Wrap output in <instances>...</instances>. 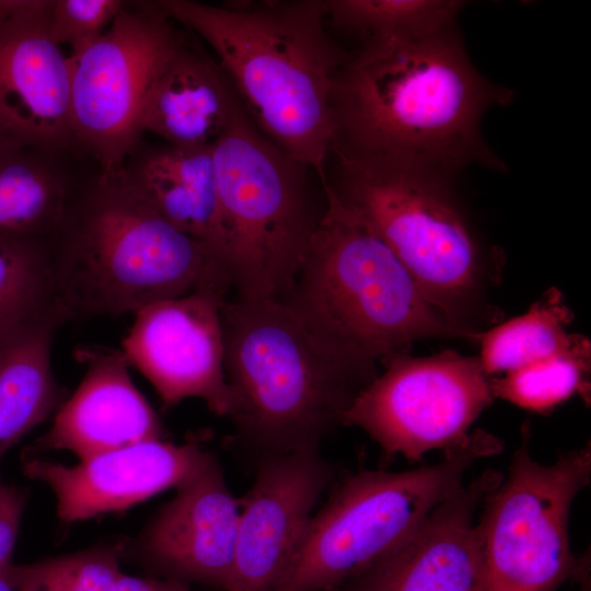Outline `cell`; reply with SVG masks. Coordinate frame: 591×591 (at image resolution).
<instances>
[{
	"instance_id": "cell-1",
	"label": "cell",
	"mask_w": 591,
	"mask_h": 591,
	"mask_svg": "<svg viewBox=\"0 0 591 591\" xmlns=\"http://www.w3.org/2000/svg\"><path fill=\"white\" fill-rule=\"evenodd\" d=\"M513 97L476 70L455 26L420 39L362 44L336 80L332 153L450 175L472 163L503 171L483 140L482 118Z\"/></svg>"
},
{
	"instance_id": "cell-2",
	"label": "cell",
	"mask_w": 591,
	"mask_h": 591,
	"mask_svg": "<svg viewBox=\"0 0 591 591\" xmlns=\"http://www.w3.org/2000/svg\"><path fill=\"white\" fill-rule=\"evenodd\" d=\"M159 4L209 45L254 126L325 186L334 90L347 60L328 34L325 1Z\"/></svg>"
},
{
	"instance_id": "cell-3",
	"label": "cell",
	"mask_w": 591,
	"mask_h": 591,
	"mask_svg": "<svg viewBox=\"0 0 591 591\" xmlns=\"http://www.w3.org/2000/svg\"><path fill=\"white\" fill-rule=\"evenodd\" d=\"M316 229L281 300L333 354L373 380L376 362L422 338L477 339L441 313L393 251L328 185Z\"/></svg>"
},
{
	"instance_id": "cell-4",
	"label": "cell",
	"mask_w": 591,
	"mask_h": 591,
	"mask_svg": "<svg viewBox=\"0 0 591 591\" xmlns=\"http://www.w3.org/2000/svg\"><path fill=\"white\" fill-rule=\"evenodd\" d=\"M50 247L55 301L66 322L232 289L217 254L162 218L118 174L100 178L72 205Z\"/></svg>"
},
{
	"instance_id": "cell-5",
	"label": "cell",
	"mask_w": 591,
	"mask_h": 591,
	"mask_svg": "<svg viewBox=\"0 0 591 591\" xmlns=\"http://www.w3.org/2000/svg\"><path fill=\"white\" fill-rule=\"evenodd\" d=\"M236 440L259 459L320 450L371 380L326 348L279 299L234 294L221 308Z\"/></svg>"
},
{
	"instance_id": "cell-6",
	"label": "cell",
	"mask_w": 591,
	"mask_h": 591,
	"mask_svg": "<svg viewBox=\"0 0 591 591\" xmlns=\"http://www.w3.org/2000/svg\"><path fill=\"white\" fill-rule=\"evenodd\" d=\"M339 201L398 257L429 301L467 323L485 274L484 253L450 186V174L382 158L334 152Z\"/></svg>"
},
{
	"instance_id": "cell-7",
	"label": "cell",
	"mask_w": 591,
	"mask_h": 591,
	"mask_svg": "<svg viewBox=\"0 0 591 591\" xmlns=\"http://www.w3.org/2000/svg\"><path fill=\"white\" fill-rule=\"evenodd\" d=\"M221 257L234 294L283 300L321 213L304 166L251 121L240 105L211 147Z\"/></svg>"
},
{
	"instance_id": "cell-8",
	"label": "cell",
	"mask_w": 591,
	"mask_h": 591,
	"mask_svg": "<svg viewBox=\"0 0 591 591\" xmlns=\"http://www.w3.org/2000/svg\"><path fill=\"white\" fill-rule=\"evenodd\" d=\"M501 441L476 430L438 463L364 471L343 482L314 512L293 564L275 591H328L403 543Z\"/></svg>"
},
{
	"instance_id": "cell-9",
	"label": "cell",
	"mask_w": 591,
	"mask_h": 591,
	"mask_svg": "<svg viewBox=\"0 0 591 591\" xmlns=\"http://www.w3.org/2000/svg\"><path fill=\"white\" fill-rule=\"evenodd\" d=\"M591 475L590 445L542 464L528 436L507 478L484 498L478 521L489 591H557L589 577V559L569 540V513Z\"/></svg>"
},
{
	"instance_id": "cell-10",
	"label": "cell",
	"mask_w": 591,
	"mask_h": 591,
	"mask_svg": "<svg viewBox=\"0 0 591 591\" xmlns=\"http://www.w3.org/2000/svg\"><path fill=\"white\" fill-rule=\"evenodd\" d=\"M159 2L126 5L107 31L68 55L73 139L107 178L118 174L142 135L140 119L150 83L177 33Z\"/></svg>"
},
{
	"instance_id": "cell-11",
	"label": "cell",
	"mask_w": 591,
	"mask_h": 591,
	"mask_svg": "<svg viewBox=\"0 0 591 591\" xmlns=\"http://www.w3.org/2000/svg\"><path fill=\"white\" fill-rule=\"evenodd\" d=\"M354 398L343 425L367 432L385 455L419 460L453 449L494 395L478 357L445 350L429 357L398 354Z\"/></svg>"
},
{
	"instance_id": "cell-12",
	"label": "cell",
	"mask_w": 591,
	"mask_h": 591,
	"mask_svg": "<svg viewBox=\"0 0 591 591\" xmlns=\"http://www.w3.org/2000/svg\"><path fill=\"white\" fill-rule=\"evenodd\" d=\"M51 0H0V155L74 141L70 65L48 27Z\"/></svg>"
},
{
	"instance_id": "cell-13",
	"label": "cell",
	"mask_w": 591,
	"mask_h": 591,
	"mask_svg": "<svg viewBox=\"0 0 591 591\" xmlns=\"http://www.w3.org/2000/svg\"><path fill=\"white\" fill-rule=\"evenodd\" d=\"M227 298L197 291L152 302L134 313L121 352L152 384L164 408L194 397L227 417L231 396L221 320Z\"/></svg>"
},
{
	"instance_id": "cell-14",
	"label": "cell",
	"mask_w": 591,
	"mask_h": 591,
	"mask_svg": "<svg viewBox=\"0 0 591 591\" xmlns=\"http://www.w3.org/2000/svg\"><path fill=\"white\" fill-rule=\"evenodd\" d=\"M334 468L320 450L258 460L243 500L229 591H275L301 546Z\"/></svg>"
},
{
	"instance_id": "cell-15",
	"label": "cell",
	"mask_w": 591,
	"mask_h": 591,
	"mask_svg": "<svg viewBox=\"0 0 591 591\" xmlns=\"http://www.w3.org/2000/svg\"><path fill=\"white\" fill-rule=\"evenodd\" d=\"M240 511L241 501L213 457L176 489L137 537L124 541L123 558L171 580L229 591Z\"/></svg>"
},
{
	"instance_id": "cell-16",
	"label": "cell",
	"mask_w": 591,
	"mask_h": 591,
	"mask_svg": "<svg viewBox=\"0 0 591 591\" xmlns=\"http://www.w3.org/2000/svg\"><path fill=\"white\" fill-rule=\"evenodd\" d=\"M502 477L487 471L463 485L403 543L328 591H489L475 515Z\"/></svg>"
},
{
	"instance_id": "cell-17",
	"label": "cell",
	"mask_w": 591,
	"mask_h": 591,
	"mask_svg": "<svg viewBox=\"0 0 591 591\" xmlns=\"http://www.w3.org/2000/svg\"><path fill=\"white\" fill-rule=\"evenodd\" d=\"M213 457L196 442L175 444L157 439L104 452L72 466L23 455L22 471L51 489L58 518L71 523L123 511L162 491L177 489Z\"/></svg>"
},
{
	"instance_id": "cell-18",
	"label": "cell",
	"mask_w": 591,
	"mask_h": 591,
	"mask_svg": "<svg viewBox=\"0 0 591 591\" xmlns=\"http://www.w3.org/2000/svg\"><path fill=\"white\" fill-rule=\"evenodd\" d=\"M76 356L85 366V374L55 413L49 430L25 450V456L66 450L83 461L135 443L164 439L163 425L134 384L121 351L83 347Z\"/></svg>"
},
{
	"instance_id": "cell-19",
	"label": "cell",
	"mask_w": 591,
	"mask_h": 591,
	"mask_svg": "<svg viewBox=\"0 0 591 591\" xmlns=\"http://www.w3.org/2000/svg\"><path fill=\"white\" fill-rule=\"evenodd\" d=\"M241 103L217 62L177 34L147 93L141 132L175 147H211Z\"/></svg>"
},
{
	"instance_id": "cell-20",
	"label": "cell",
	"mask_w": 591,
	"mask_h": 591,
	"mask_svg": "<svg viewBox=\"0 0 591 591\" xmlns=\"http://www.w3.org/2000/svg\"><path fill=\"white\" fill-rule=\"evenodd\" d=\"M65 322L51 305L0 326V473L7 452L66 399L51 367L54 335Z\"/></svg>"
},
{
	"instance_id": "cell-21",
	"label": "cell",
	"mask_w": 591,
	"mask_h": 591,
	"mask_svg": "<svg viewBox=\"0 0 591 591\" xmlns=\"http://www.w3.org/2000/svg\"><path fill=\"white\" fill-rule=\"evenodd\" d=\"M211 147L169 144L118 175L162 218L207 244L222 262Z\"/></svg>"
},
{
	"instance_id": "cell-22",
	"label": "cell",
	"mask_w": 591,
	"mask_h": 591,
	"mask_svg": "<svg viewBox=\"0 0 591 591\" xmlns=\"http://www.w3.org/2000/svg\"><path fill=\"white\" fill-rule=\"evenodd\" d=\"M42 155H0V236L51 241L66 222L68 186Z\"/></svg>"
},
{
	"instance_id": "cell-23",
	"label": "cell",
	"mask_w": 591,
	"mask_h": 591,
	"mask_svg": "<svg viewBox=\"0 0 591 591\" xmlns=\"http://www.w3.org/2000/svg\"><path fill=\"white\" fill-rule=\"evenodd\" d=\"M571 318L561 293L552 288L526 313L479 332L476 341L485 373H508L571 349L581 338L567 333Z\"/></svg>"
},
{
	"instance_id": "cell-24",
	"label": "cell",
	"mask_w": 591,
	"mask_h": 591,
	"mask_svg": "<svg viewBox=\"0 0 591 591\" xmlns=\"http://www.w3.org/2000/svg\"><path fill=\"white\" fill-rule=\"evenodd\" d=\"M325 4L327 23L358 36L362 44L436 35L455 26L464 8L457 0H331Z\"/></svg>"
},
{
	"instance_id": "cell-25",
	"label": "cell",
	"mask_w": 591,
	"mask_h": 591,
	"mask_svg": "<svg viewBox=\"0 0 591 591\" xmlns=\"http://www.w3.org/2000/svg\"><path fill=\"white\" fill-rule=\"evenodd\" d=\"M590 345L587 338L569 350L530 363L490 381L494 396L533 412H545L587 387Z\"/></svg>"
},
{
	"instance_id": "cell-26",
	"label": "cell",
	"mask_w": 591,
	"mask_h": 591,
	"mask_svg": "<svg viewBox=\"0 0 591 591\" xmlns=\"http://www.w3.org/2000/svg\"><path fill=\"white\" fill-rule=\"evenodd\" d=\"M51 305L50 241L0 236V326Z\"/></svg>"
},
{
	"instance_id": "cell-27",
	"label": "cell",
	"mask_w": 591,
	"mask_h": 591,
	"mask_svg": "<svg viewBox=\"0 0 591 591\" xmlns=\"http://www.w3.org/2000/svg\"><path fill=\"white\" fill-rule=\"evenodd\" d=\"M123 543L93 546L30 564L10 563L16 591H108L121 573Z\"/></svg>"
},
{
	"instance_id": "cell-28",
	"label": "cell",
	"mask_w": 591,
	"mask_h": 591,
	"mask_svg": "<svg viewBox=\"0 0 591 591\" xmlns=\"http://www.w3.org/2000/svg\"><path fill=\"white\" fill-rule=\"evenodd\" d=\"M119 0H51L48 27L54 40L77 54L96 42L125 8Z\"/></svg>"
},
{
	"instance_id": "cell-29",
	"label": "cell",
	"mask_w": 591,
	"mask_h": 591,
	"mask_svg": "<svg viewBox=\"0 0 591 591\" xmlns=\"http://www.w3.org/2000/svg\"><path fill=\"white\" fill-rule=\"evenodd\" d=\"M25 502L22 490L0 482V568L11 561Z\"/></svg>"
},
{
	"instance_id": "cell-30",
	"label": "cell",
	"mask_w": 591,
	"mask_h": 591,
	"mask_svg": "<svg viewBox=\"0 0 591 591\" xmlns=\"http://www.w3.org/2000/svg\"><path fill=\"white\" fill-rule=\"evenodd\" d=\"M108 591H193L183 582L175 580H158L124 575L115 579Z\"/></svg>"
},
{
	"instance_id": "cell-31",
	"label": "cell",
	"mask_w": 591,
	"mask_h": 591,
	"mask_svg": "<svg viewBox=\"0 0 591 591\" xmlns=\"http://www.w3.org/2000/svg\"><path fill=\"white\" fill-rule=\"evenodd\" d=\"M10 563L0 568V591H16L9 570Z\"/></svg>"
},
{
	"instance_id": "cell-32",
	"label": "cell",
	"mask_w": 591,
	"mask_h": 591,
	"mask_svg": "<svg viewBox=\"0 0 591 591\" xmlns=\"http://www.w3.org/2000/svg\"><path fill=\"white\" fill-rule=\"evenodd\" d=\"M579 584H580L579 591H591L590 576L584 578L582 581H580Z\"/></svg>"
}]
</instances>
